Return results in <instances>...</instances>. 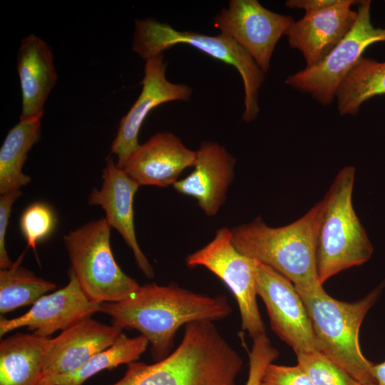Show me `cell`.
I'll use <instances>...</instances> for the list:
<instances>
[{"label": "cell", "instance_id": "cell-1", "mask_svg": "<svg viewBox=\"0 0 385 385\" xmlns=\"http://www.w3.org/2000/svg\"><path fill=\"white\" fill-rule=\"evenodd\" d=\"M100 312L112 324L134 329L151 345L156 361L170 354L176 333L183 325L201 320L216 321L228 317L232 307L223 296L196 293L176 284H145L128 298L100 304Z\"/></svg>", "mask_w": 385, "mask_h": 385}, {"label": "cell", "instance_id": "cell-2", "mask_svg": "<svg viewBox=\"0 0 385 385\" xmlns=\"http://www.w3.org/2000/svg\"><path fill=\"white\" fill-rule=\"evenodd\" d=\"M242 365L213 322L195 321L185 326L173 352L155 364H127L123 378L112 385H237Z\"/></svg>", "mask_w": 385, "mask_h": 385}, {"label": "cell", "instance_id": "cell-3", "mask_svg": "<svg viewBox=\"0 0 385 385\" xmlns=\"http://www.w3.org/2000/svg\"><path fill=\"white\" fill-rule=\"evenodd\" d=\"M324 208L323 197L299 219L279 227L258 217L231 229L232 243L242 255L287 278L299 293L312 292L322 286L317 276V247Z\"/></svg>", "mask_w": 385, "mask_h": 385}, {"label": "cell", "instance_id": "cell-4", "mask_svg": "<svg viewBox=\"0 0 385 385\" xmlns=\"http://www.w3.org/2000/svg\"><path fill=\"white\" fill-rule=\"evenodd\" d=\"M377 289L355 302H345L329 295L323 287L299 293L309 314L319 351L342 367L361 385L376 384L373 364L362 354L359 329L379 297Z\"/></svg>", "mask_w": 385, "mask_h": 385}, {"label": "cell", "instance_id": "cell-5", "mask_svg": "<svg viewBox=\"0 0 385 385\" xmlns=\"http://www.w3.org/2000/svg\"><path fill=\"white\" fill-rule=\"evenodd\" d=\"M355 168L345 166L324 195L325 208L317 247L319 282L323 284L339 272L367 262L373 246L352 202Z\"/></svg>", "mask_w": 385, "mask_h": 385}, {"label": "cell", "instance_id": "cell-6", "mask_svg": "<svg viewBox=\"0 0 385 385\" xmlns=\"http://www.w3.org/2000/svg\"><path fill=\"white\" fill-rule=\"evenodd\" d=\"M132 50L145 59L162 55L178 44H187L205 54L234 66L240 73L245 89L242 120L250 123L260 113L259 90L265 73L252 58L232 38L222 34L208 36L195 31H178L153 18L136 19Z\"/></svg>", "mask_w": 385, "mask_h": 385}, {"label": "cell", "instance_id": "cell-7", "mask_svg": "<svg viewBox=\"0 0 385 385\" xmlns=\"http://www.w3.org/2000/svg\"><path fill=\"white\" fill-rule=\"evenodd\" d=\"M107 220H92L63 237L71 267L83 292L96 303L116 302L131 296L140 286L115 262Z\"/></svg>", "mask_w": 385, "mask_h": 385}, {"label": "cell", "instance_id": "cell-8", "mask_svg": "<svg viewBox=\"0 0 385 385\" xmlns=\"http://www.w3.org/2000/svg\"><path fill=\"white\" fill-rule=\"evenodd\" d=\"M371 1H360L356 20L344 39L319 63L287 77V85L310 94L323 105L331 103L346 75L370 45L385 41V29L371 21Z\"/></svg>", "mask_w": 385, "mask_h": 385}, {"label": "cell", "instance_id": "cell-9", "mask_svg": "<svg viewBox=\"0 0 385 385\" xmlns=\"http://www.w3.org/2000/svg\"><path fill=\"white\" fill-rule=\"evenodd\" d=\"M186 264L204 267L223 281L238 304L242 329L253 339L265 334L257 304L256 260L236 249L231 229H218L210 242L187 257Z\"/></svg>", "mask_w": 385, "mask_h": 385}, {"label": "cell", "instance_id": "cell-10", "mask_svg": "<svg viewBox=\"0 0 385 385\" xmlns=\"http://www.w3.org/2000/svg\"><path fill=\"white\" fill-rule=\"evenodd\" d=\"M294 22L292 16L271 11L257 0H231L214 19L215 27L237 43L265 73L278 41Z\"/></svg>", "mask_w": 385, "mask_h": 385}, {"label": "cell", "instance_id": "cell-11", "mask_svg": "<svg viewBox=\"0 0 385 385\" xmlns=\"http://www.w3.org/2000/svg\"><path fill=\"white\" fill-rule=\"evenodd\" d=\"M257 293L265 304L270 326L295 354L319 351L302 298L293 283L272 267L256 260Z\"/></svg>", "mask_w": 385, "mask_h": 385}, {"label": "cell", "instance_id": "cell-12", "mask_svg": "<svg viewBox=\"0 0 385 385\" xmlns=\"http://www.w3.org/2000/svg\"><path fill=\"white\" fill-rule=\"evenodd\" d=\"M163 55L147 59L144 67L143 88L138 99L120 122L111 153L117 156L116 165L123 168L139 146L138 134L148 113L155 107L174 101L190 99L192 88L185 83L170 82L165 76Z\"/></svg>", "mask_w": 385, "mask_h": 385}, {"label": "cell", "instance_id": "cell-13", "mask_svg": "<svg viewBox=\"0 0 385 385\" xmlns=\"http://www.w3.org/2000/svg\"><path fill=\"white\" fill-rule=\"evenodd\" d=\"M69 281L64 287L40 297L25 314L0 319V337L21 327L49 337L100 312V304L91 301L69 269Z\"/></svg>", "mask_w": 385, "mask_h": 385}, {"label": "cell", "instance_id": "cell-14", "mask_svg": "<svg viewBox=\"0 0 385 385\" xmlns=\"http://www.w3.org/2000/svg\"><path fill=\"white\" fill-rule=\"evenodd\" d=\"M123 329L86 318L49 338L39 379L72 372L94 354L111 346Z\"/></svg>", "mask_w": 385, "mask_h": 385}, {"label": "cell", "instance_id": "cell-15", "mask_svg": "<svg viewBox=\"0 0 385 385\" xmlns=\"http://www.w3.org/2000/svg\"><path fill=\"white\" fill-rule=\"evenodd\" d=\"M359 1L342 0L337 5L305 12L286 32L289 46L299 51L309 68L321 62L352 29L357 11L351 6Z\"/></svg>", "mask_w": 385, "mask_h": 385}, {"label": "cell", "instance_id": "cell-16", "mask_svg": "<svg viewBox=\"0 0 385 385\" xmlns=\"http://www.w3.org/2000/svg\"><path fill=\"white\" fill-rule=\"evenodd\" d=\"M102 178L101 189L94 188L90 192L88 204L102 207L111 227L120 233L132 250L138 268L148 278H153V269L138 245L135 230L133 200L140 185L112 159L107 161Z\"/></svg>", "mask_w": 385, "mask_h": 385}, {"label": "cell", "instance_id": "cell-17", "mask_svg": "<svg viewBox=\"0 0 385 385\" xmlns=\"http://www.w3.org/2000/svg\"><path fill=\"white\" fill-rule=\"evenodd\" d=\"M235 165V158L225 148L214 141H203L196 150L194 170L173 188L194 198L206 215L214 216L225 202Z\"/></svg>", "mask_w": 385, "mask_h": 385}, {"label": "cell", "instance_id": "cell-18", "mask_svg": "<svg viewBox=\"0 0 385 385\" xmlns=\"http://www.w3.org/2000/svg\"><path fill=\"white\" fill-rule=\"evenodd\" d=\"M195 158L196 151L178 137L161 132L139 145L122 169L140 186L164 188L173 186L185 169L194 166Z\"/></svg>", "mask_w": 385, "mask_h": 385}, {"label": "cell", "instance_id": "cell-19", "mask_svg": "<svg viewBox=\"0 0 385 385\" xmlns=\"http://www.w3.org/2000/svg\"><path fill=\"white\" fill-rule=\"evenodd\" d=\"M17 72L22 95L20 120L42 118L45 102L58 78L51 47L33 34L23 38Z\"/></svg>", "mask_w": 385, "mask_h": 385}, {"label": "cell", "instance_id": "cell-20", "mask_svg": "<svg viewBox=\"0 0 385 385\" xmlns=\"http://www.w3.org/2000/svg\"><path fill=\"white\" fill-rule=\"evenodd\" d=\"M50 337L16 333L0 342V385H37Z\"/></svg>", "mask_w": 385, "mask_h": 385}, {"label": "cell", "instance_id": "cell-21", "mask_svg": "<svg viewBox=\"0 0 385 385\" xmlns=\"http://www.w3.org/2000/svg\"><path fill=\"white\" fill-rule=\"evenodd\" d=\"M42 118L20 120L6 135L0 149V193L20 190L31 182L23 165L41 135Z\"/></svg>", "mask_w": 385, "mask_h": 385}, {"label": "cell", "instance_id": "cell-22", "mask_svg": "<svg viewBox=\"0 0 385 385\" xmlns=\"http://www.w3.org/2000/svg\"><path fill=\"white\" fill-rule=\"evenodd\" d=\"M148 344V341L142 335L128 337L122 332L111 346L92 356L76 370L41 379L37 385H82L103 370H111L119 365L136 361Z\"/></svg>", "mask_w": 385, "mask_h": 385}, {"label": "cell", "instance_id": "cell-23", "mask_svg": "<svg viewBox=\"0 0 385 385\" xmlns=\"http://www.w3.org/2000/svg\"><path fill=\"white\" fill-rule=\"evenodd\" d=\"M385 95V61L361 57L339 85L335 98L341 115H355L363 103Z\"/></svg>", "mask_w": 385, "mask_h": 385}, {"label": "cell", "instance_id": "cell-24", "mask_svg": "<svg viewBox=\"0 0 385 385\" xmlns=\"http://www.w3.org/2000/svg\"><path fill=\"white\" fill-rule=\"evenodd\" d=\"M23 252L12 265L0 270V313L5 314L25 305L34 304L55 283L36 276L21 265Z\"/></svg>", "mask_w": 385, "mask_h": 385}, {"label": "cell", "instance_id": "cell-25", "mask_svg": "<svg viewBox=\"0 0 385 385\" xmlns=\"http://www.w3.org/2000/svg\"><path fill=\"white\" fill-rule=\"evenodd\" d=\"M297 364L314 385H361L320 351L297 354Z\"/></svg>", "mask_w": 385, "mask_h": 385}, {"label": "cell", "instance_id": "cell-26", "mask_svg": "<svg viewBox=\"0 0 385 385\" xmlns=\"http://www.w3.org/2000/svg\"><path fill=\"white\" fill-rule=\"evenodd\" d=\"M56 217L52 207L47 203L36 202L29 205L22 212L19 226L27 242V247L36 254L38 242L47 238L54 230Z\"/></svg>", "mask_w": 385, "mask_h": 385}, {"label": "cell", "instance_id": "cell-27", "mask_svg": "<svg viewBox=\"0 0 385 385\" xmlns=\"http://www.w3.org/2000/svg\"><path fill=\"white\" fill-rule=\"evenodd\" d=\"M279 355L266 334L254 339L249 353V374L246 385H260L267 366Z\"/></svg>", "mask_w": 385, "mask_h": 385}, {"label": "cell", "instance_id": "cell-28", "mask_svg": "<svg viewBox=\"0 0 385 385\" xmlns=\"http://www.w3.org/2000/svg\"><path fill=\"white\" fill-rule=\"evenodd\" d=\"M262 382L266 385H314L298 364L296 366L270 364L264 372Z\"/></svg>", "mask_w": 385, "mask_h": 385}, {"label": "cell", "instance_id": "cell-29", "mask_svg": "<svg viewBox=\"0 0 385 385\" xmlns=\"http://www.w3.org/2000/svg\"><path fill=\"white\" fill-rule=\"evenodd\" d=\"M21 196V190L1 195L0 197V268H9L13 262L6 250V234L8 229L12 205Z\"/></svg>", "mask_w": 385, "mask_h": 385}, {"label": "cell", "instance_id": "cell-30", "mask_svg": "<svg viewBox=\"0 0 385 385\" xmlns=\"http://www.w3.org/2000/svg\"><path fill=\"white\" fill-rule=\"evenodd\" d=\"M342 0H289L285 5L290 9H304L305 12L318 11L333 6Z\"/></svg>", "mask_w": 385, "mask_h": 385}, {"label": "cell", "instance_id": "cell-31", "mask_svg": "<svg viewBox=\"0 0 385 385\" xmlns=\"http://www.w3.org/2000/svg\"><path fill=\"white\" fill-rule=\"evenodd\" d=\"M371 373L378 385H385V361L377 364H373Z\"/></svg>", "mask_w": 385, "mask_h": 385}, {"label": "cell", "instance_id": "cell-32", "mask_svg": "<svg viewBox=\"0 0 385 385\" xmlns=\"http://www.w3.org/2000/svg\"><path fill=\"white\" fill-rule=\"evenodd\" d=\"M260 385H266V384H264L263 382H261Z\"/></svg>", "mask_w": 385, "mask_h": 385}, {"label": "cell", "instance_id": "cell-33", "mask_svg": "<svg viewBox=\"0 0 385 385\" xmlns=\"http://www.w3.org/2000/svg\"><path fill=\"white\" fill-rule=\"evenodd\" d=\"M370 385H378L377 384H370Z\"/></svg>", "mask_w": 385, "mask_h": 385}]
</instances>
